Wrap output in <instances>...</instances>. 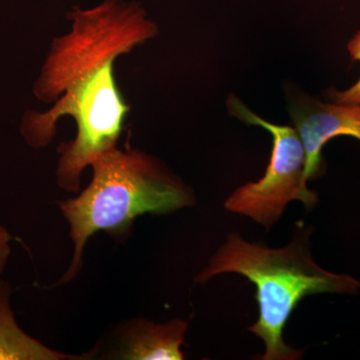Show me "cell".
<instances>
[{"instance_id":"3957f363","label":"cell","mask_w":360,"mask_h":360,"mask_svg":"<svg viewBox=\"0 0 360 360\" xmlns=\"http://www.w3.org/2000/svg\"><path fill=\"white\" fill-rule=\"evenodd\" d=\"M309 229L297 224L290 245L269 248L248 243L232 233L194 278L205 284L222 274H238L257 288L259 317L248 330L262 338L265 345L262 360H296L302 350L283 340V331L293 310L307 295L319 293L354 295L360 281L345 274H335L319 266L310 252Z\"/></svg>"},{"instance_id":"30bf717a","label":"cell","mask_w":360,"mask_h":360,"mask_svg":"<svg viewBox=\"0 0 360 360\" xmlns=\"http://www.w3.org/2000/svg\"><path fill=\"white\" fill-rule=\"evenodd\" d=\"M49 1H51V0H49Z\"/></svg>"},{"instance_id":"9c48e42d","label":"cell","mask_w":360,"mask_h":360,"mask_svg":"<svg viewBox=\"0 0 360 360\" xmlns=\"http://www.w3.org/2000/svg\"><path fill=\"white\" fill-rule=\"evenodd\" d=\"M13 236L6 227L0 225V274L4 271L11 253Z\"/></svg>"},{"instance_id":"ba28073f","label":"cell","mask_w":360,"mask_h":360,"mask_svg":"<svg viewBox=\"0 0 360 360\" xmlns=\"http://www.w3.org/2000/svg\"><path fill=\"white\" fill-rule=\"evenodd\" d=\"M348 52L352 60L360 63V32L350 39L347 45ZM333 101L338 104L360 105V78L352 87L345 90H335L331 92Z\"/></svg>"},{"instance_id":"5b68a950","label":"cell","mask_w":360,"mask_h":360,"mask_svg":"<svg viewBox=\"0 0 360 360\" xmlns=\"http://www.w3.org/2000/svg\"><path fill=\"white\" fill-rule=\"evenodd\" d=\"M290 115L307 155V179L322 172V149L326 142L340 135L360 141V105L328 104L314 98L296 99Z\"/></svg>"},{"instance_id":"277c9868","label":"cell","mask_w":360,"mask_h":360,"mask_svg":"<svg viewBox=\"0 0 360 360\" xmlns=\"http://www.w3.org/2000/svg\"><path fill=\"white\" fill-rule=\"evenodd\" d=\"M229 108L243 122L266 129L274 148L264 176L236 189L225 200V210L250 217L269 231L291 201H302L307 210L314 207L319 196L307 187V155L296 129L262 120L234 96L229 97Z\"/></svg>"},{"instance_id":"6da1fadb","label":"cell","mask_w":360,"mask_h":360,"mask_svg":"<svg viewBox=\"0 0 360 360\" xmlns=\"http://www.w3.org/2000/svg\"><path fill=\"white\" fill-rule=\"evenodd\" d=\"M68 20L70 30L52 39L33 85L35 98L51 106L25 112L20 134L30 148H45L59 120L72 118L77 134L59 146L56 176L59 188L78 193L85 168L117 148L129 113L116 82V61L155 37L158 27L134 0L75 6Z\"/></svg>"},{"instance_id":"7a4b0ae2","label":"cell","mask_w":360,"mask_h":360,"mask_svg":"<svg viewBox=\"0 0 360 360\" xmlns=\"http://www.w3.org/2000/svg\"><path fill=\"white\" fill-rule=\"evenodd\" d=\"M89 186L75 198L59 201L75 245L70 265L58 285L68 284L82 269L89 239L98 231L122 240L139 215L168 214L195 205L187 186L155 156L141 149L115 148L92 161Z\"/></svg>"},{"instance_id":"52a82bcc","label":"cell","mask_w":360,"mask_h":360,"mask_svg":"<svg viewBox=\"0 0 360 360\" xmlns=\"http://www.w3.org/2000/svg\"><path fill=\"white\" fill-rule=\"evenodd\" d=\"M11 293V283L0 279V360H79L92 356V352L82 355L63 354L25 333L14 316Z\"/></svg>"},{"instance_id":"8992f818","label":"cell","mask_w":360,"mask_h":360,"mask_svg":"<svg viewBox=\"0 0 360 360\" xmlns=\"http://www.w3.org/2000/svg\"><path fill=\"white\" fill-rule=\"evenodd\" d=\"M188 323L176 319L155 323L148 319H132L120 324L112 335V343L103 354L104 359L182 360L180 350Z\"/></svg>"}]
</instances>
